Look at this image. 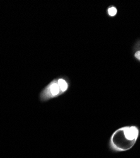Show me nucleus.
<instances>
[{"label":"nucleus","mask_w":140,"mask_h":158,"mask_svg":"<svg viewBox=\"0 0 140 158\" xmlns=\"http://www.w3.org/2000/svg\"><path fill=\"white\" fill-rule=\"evenodd\" d=\"M62 94L63 93L59 85L58 80H54L42 90L39 94V99L41 101H46Z\"/></svg>","instance_id":"nucleus-1"},{"label":"nucleus","mask_w":140,"mask_h":158,"mask_svg":"<svg viewBox=\"0 0 140 158\" xmlns=\"http://www.w3.org/2000/svg\"><path fill=\"white\" fill-rule=\"evenodd\" d=\"M125 137L128 140H136L138 135V130L135 126L127 127L124 129Z\"/></svg>","instance_id":"nucleus-2"},{"label":"nucleus","mask_w":140,"mask_h":158,"mask_svg":"<svg viewBox=\"0 0 140 158\" xmlns=\"http://www.w3.org/2000/svg\"><path fill=\"white\" fill-rule=\"evenodd\" d=\"M135 57L140 61V51H137L136 52V53H135Z\"/></svg>","instance_id":"nucleus-4"},{"label":"nucleus","mask_w":140,"mask_h":158,"mask_svg":"<svg viewBox=\"0 0 140 158\" xmlns=\"http://www.w3.org/2000/svg\"><path fill=\"white\" fill-rule=\"evenodd\" d=\"M108 14H109L110 16H114L116 15L117 10L115 7H111V8H108Z\"/></svg>","instance_id":"nucleus-3"}]
</instances>
